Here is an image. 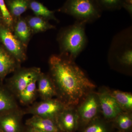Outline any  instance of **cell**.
<instances>
[{
  "label": "cell",
  "instance_id": "1",
  "mask_svg": "<svg viewBox=\"0 0 132 132\" xmlns=\"http://www.w3.org/2000/svg\"><path fill=\"white\" fill-rule=\"evenodd\" d=\"M48 64L56 97L66 107H75L96 87L73 60L60 54L53 55Z\"/></svg>",
  "mask_w": 132,
  "mask_h": 132
},
{
  "label": "cell",
  "instance_id": "2",
  "mask_svg": "<svg viewBox=\"0 0 132 132\" xmlns=\"http://www.w3.org/2000/svg\"><path fill=\"white\" fill-rule=\"evenodd\" d=\"M86 24L76 21L73 25L61 29L57 36L60 54L75 60L86 46Z\"/></svg>",
  "mask_w": 132,
  "mask_h": 132
},
{
  "label": "cell",
  "instance_id": "3",
  "mask_svg": "<svg viewBox=\"0 0 132 132\" xmlns=\"http://www.w3.org/2000/svg\"><path fill=\"white\" fill-rule=\"evenodd\" d=\"M57 11L87 24L99 19L103 10L96 0H67Z\"/></svg>",
  "mask_w": 132,
  "mask_h": 132
},
{
  "label": "cell",
  "instance_id": "4",
  "mask_svg": "<svg viewBox=\"0 0 132 132\" xmlns=\"http://www.w3.org/2000/svg\"><path fill=\"white\" fill-rule=\"evenodd\" d=\"M41 72L39 68L20 67L14 72L11 77L6 80L5 85L16 98L31 81L38 79Z\"/></svg>",
  "mask_w": 132,
  "mask_h": 132
},
{
  "label": "cell",
  "instance_id": "5",
  "mask_svg": "<svg viewBox=\"0 0 132 132\" xmlns=\"http://www.w3.org/2000/svg\"><path fill=\"white\" fill-rule=\"evenodd\" d=\"M65 107L59 99L53 98L33 103L23 112L25 114L38 116L56 121L57 116Z\"/></svg>",
  "mask_w": 132,
  "mask_h": 132
},
{
  "label": "cell",
  "instance_id": "6",
  "mask_svg": "<svg viewBox=\"0 0 132 132\" xmlns=\"http://www.w3.org/2000/svg\"><path fill=\"white\" fill-rule=\"evenodd\" d=\"M0 43L20 64L27 60V48L3 23H0Z\"/></svg>",
  "mask_w": 132,
  "mask_h": 132
},
{
  "label": "cell",
  "instance_id": "7",
  "mask_svg": "<svg viewBox=\"0 0 132 132\" xmlns=\"http://www.w3.org/2000/svg\"><path fill=\"white\" fill-rule=\"evenodd\" d=\"M77 109L79 120L83 125H87L97 118L100 111L98 98L97 93L90 92L79 103Z\"/></svg>",
  "mask_w": 132,
  "mask_h": 132
},
{
  "label": "cell",
  "instance_id": "8",
  "mask_svg": "<svg viewBox=\"0 0 132 132\" xmlns=\"http://www.w3.org/2000/svg\"><path fill=\"white\" fill-rule=\"evenodd\" d=\"M23 110L19 108L0 114V129L3 132H24Z\"/></svg>",
  "mask_w": 132,
  "mask_h": 132
},
{
  "label": "cell",
  "instance_id": "9",
  "mask_svg": "<svg viewBox=\"0 0 132 132\" xmlns=\"http://www.w3.org/2000/svg\"><path fill=\"white\" fill-rule=\"evenodd\" d=\"M98 98L100 111L107 120H114L123 112L110 91L103 90L97 93Z\"/></svg>",
  "mask_w": 132,
  "mask_h": 132
},
{
  "label": "cell",
  "instance_id": "10",
  "mask_svg": "<svg viewBox=\"0 0 132 132\" xmlns=\"http://www.w3.org/2000/svg\"><path fill=\"white\" fill-rule=\"evenodd\" d=\"M79 120L77 109L75 107H66L57 116L56 121L63 132H75Z\"/></svg>",
  "mask_w": 132,
  "mask_h": 132
},
{
  "label": "cell",
  "instance_id": "11",
  "mask_svg": "<svg viewBox=\"0 0 132 132\" xmlns=\"http://www.w3.org/2000/svg\"><path fill=\"white\" fill-rule=\"evenodd\" d=\"M20 65L0 43V82L3 83L6 76L20 67Z\"/></svg>",
  "mask_w": 132,
  "mask_h": 132
},
{
  "label": "cell",
  "instance_id": "12",
  "mask_svg": "<svg viewBox=\"0 0 132 132\" xmlns=\"http://www.w3.org/2000/svg\"><path fill=\"white\" fill-rule=\"evenodd\" d=\"M26 126L44 132H63L57 121L51 119L32 115L26 121Z\"/></svg>",
  "mask_w": 132,
  "mask_h": 132
},
{
  "label": "cell",
  "instance_id": "13",
  "mask_svg": "<svg viewBox=\"0 0 132 132\" xmlns=\"http://www.w3.org/2000/svg\"><path fill=\"white\" fill-rule=\"evenodd\" d=\"M38 95L42 100L52 99L56 96L53 82L48 74L41 72L37 81Z\"/></svg>",
  "mask_w": 132,
  "mask_h": 132
},
{
  "label": "cell",
  "instance_id": "14",
  "mask_svg": "<svg viewBox=\"0 0 132 132\" xmlns=\"http://www.w3.org/2000/svg\"><path fill=\"white\" fill-rule=\"evenodd\" d=\"M13 32L18 40L27 48L32 34L26 18L21 17L15 22Z\"/></svg>",
  "mask_w": 132,
  "mask_h": 132
},
{
  "label": "cell",
  "instance_id": "15",
  "mask_svg": "<svg viewBox=\"0 0 132 132\" xmlns=\"http://www.w3.org/2000/svg\"><path fill=\"white\" fill-rule=\"evenodd\" d=\"M19 108L16 98L0 82V114Z\"/></svg>",
  "mask_w": 132,
  "mask_h": 132
},
{
  "label": "cell",
  "instance_id": "16",
  "mask_svg": "<svg viewBox=\"0 0 132 132\" xmlns=\"http://www.w3.org/2000/svg\"><path fill=\"white\" fill-rule=\"evenodd\" d=\"M10 14L15 22L29 9V0H5Z\"/></svg>",
  "mask_w": 132,
  "mask_h": 132
},
{
  "label": "cell",
  "instance_id": "17",
  "mask_svg": "<svg viewBox=\"0 0 132 132\" xmlns=\"http://www.w3.org/2000/svg\"><path fill=\"white\" fill-rule=\"evenodd\" d=\"M37 79H36L31 81L16 97L21 105H29L35 100L38 95Z\"/></svg>",
  "mask_w": 132,
  "mask_h": 132
},
{
  "label": "cell",
  "instance_id": "18",
  "mask_svg": "<svg viewBox=\"0 0 132 132\" xmlns=\"http://www.w3.org/2000/svg\"><path fill=\"white\" fill-rule=\"evenodd\" d=\"M26 21L32 35L55 28L48 21L37 16H30L26 18Z\"/></svg>",
  "mask_w": 132,
  "mask_h": 132
},
{
  "label": "cell",
  "instance_id": "19",
  "mask_svg": "<svg viewBox=\"0 0 132 132\" xmlns=\"http://www.w3.org/2000/svg\"><path fill=\"white\" fill-rule=\"evenodd\" d=\"M29 8L35 16H39L48 21L53 20L57 22L59 21L55 15L54 12L50 10L39 2L35 0H29Z\"/></svg>",
  "mask_w": 132,
  "mask_h": 132
},
{
  "label": "cell",
  "instance_id": "20",
  "mask_svg": "<svg viewBox=\"0 0 132 132\" xmlns=\"http://www.w3.org/2000/svg\"><path fill=\"white\" fill-rule=\"evenodd\" d=\"M112 96L115 99L122 111L130 112L132 110V94L131 93L115 90L111 92Z\"/></svg>",
  "mask_w": 132,
  "mask_h": 132
},
{
  "label": "cell",
  "instance_id": "21",
  "mask_svg": "<svg viewBox=\"0 0 132 132\" xmlns=\"http://www.w3.org/2000/svg\"><path fill=\"white\" fill-rule=\"evenodd\" d=\"M113 120L116 126L121 131H127L132 127V115L130 112L123 111Z\"/></svg>",
  "mask_w": 132,
  "mask_h": 132
},
{
  "label": "cell",
  "instance_id": "22",
  "mask_svg": "<svg viewBox=\"0 0 132 132\" xmlns=\"http://www.w3.org/2000/svg\"><path fill=\"white\" fill-rule=\"evenodd\" d=\"M102 10H115L123 8L126 0H96Z\"/></svg>",
  "mask_w": 132,
  "mask_h": 132
},
{
  "label": "cell",
  "instance_id": "23",
  "mask_svg": "<svg viewBox=\"0 0 132 132\" xmlns=\"http://www.w3.org/2000/svg\"><path fill=\"white\" fill-rule=\"evenodd\" d=\"M0 9L2 13L3 23L13 32L14 22L10 14L5 0H0Z\"/></svg>",
  "mask_w": 132,
  "mask_h": 132
},
{
  "label": "cell",
  "instance_id": "24",
  "mask_svg": "<svg viewBox=\"0 0 132 132\" xmlns=\"http://www.w3.org/2000/svg\"><path fill=\"white\" fill-rule=\"evenodd\" d=\"M86 125L83 132H107L105 126L96 118Z\"/></svg>",
  "mask_w": 132,
  "mask_h": 132
},
{
  "label": "cell",
  "instance_id": "25",
  "mask_svg": "<svg viewBox=\"0 0 132 132\" xmlns=\"http://www.w3.org/2000/svg\"><path fill=\"white\" fill-rule=\"evenodd\" d=\"M119 61L123 65L131 67L132 65V49L129 48L124 51L119 57Z\"/></svg>",
  "mask_w": 132,
  "mask_h": 132
},
{
  "label": "cell",
  "instance_id": "26",
  "mask_svg": "<svg viewBox=\"0 0 132 132\" xmlns=\"http://www.w3.org/2000/svg\"><path fill=\"white\" fill-rule=\"evenodd\" d=\"M123 8L130 15L131 17L132 15V0H126L123 5Z\"/></svg>",
  "mask_w": 132,
  "mask_h": 132
},
{
  "label": "cell",
  "instance_id": "27",
  "mask_svg": "<svg viewBox=\"0 0 132 132\" xmlns=\"http://www.w3.org/2000/svg\"><path fill=\"white\" fill-rule=\"evenodd\" d=\"M24 132H44L40 130H37L35 128L29 127L26 126V128L24 129Z\"/></svg>",
  "mask_w": 132,
  "mask_h": 132
},
{
  "label": "cell",
  "instance_id": "28",
  "mask_svg": "<svg viewBox=\"0 0 132 132\" xmlns=\"http://www.w3.org/2000/svg\"><path fill=\"white\" fill-rule=\"evenodd\" d=\"M3 23V21L2 13L1 11V9H0V23Z\"/></svg>",
  "mask_w": 132,
  "mask_h": 132
},
{
  "label": "cell",
  "instance_id": "29",
  "mask_svg": "<svg viewBox=\"0 0 132 132\" xmlns=\"http://www.w3.org/2000/svg\"><path fill=\"white\" fill-rule=\"evenodd\" d=\"M0 132H3V131L2 130H1V129H0Z\"/></svg>",
  "mask_w": 132,
  "mask_h": 132
}]
</instances>
